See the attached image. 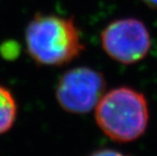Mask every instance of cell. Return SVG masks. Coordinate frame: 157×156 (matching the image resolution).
Masks as SVG:
<instances>
[{
	"instance_id": "obj_1",
	"label": "cell",
	"mask_w": 157,
	"mask_h": 156,
	"mask_svg": "<svg viewBox=\"0 0 157 156\" xmlns=\"http://www.w3.org/2000/svg\"><path fill=\"white\" fill-rule=\"evenodd\" d=\"M26 52L38 65L60 67L75 60L84 44L73 17L36 13L25 28Z\"/></svg>"
},
{
	"instance_id": "obj_2",
	"label": "cell",
	"mask_w": 157,
	"mask_h": 156,
	"mask_svg": "<svg viewBox=\"0 0 157 156\" xmlns=\"http://www.w3.org/2000/svg\"><path fill=\"white\" fill-rule=\"evenodd\" d=\"M98 127L111 140L130 143L144 135L149 124L145 95L130 86L105 91L94 108Z\"/></svg>"
},
{
	"instance_id": "obj_3",
	"label": "cell",
	"mask_w": 157,
	"mask_h": 156,
	"mask_svg": "<svg viewBox=\"0 0 157 156\" xmlns=\"http://www.w3.org/2000/svg\"><path fill=\"white\" fill-rule=\"evenodd\" d=\"M105 75L91 67L68 69L60 76L55 87L59 107L71 115H85L94 109L106 91Z\"/></svg>"
},
{
	"instance_id": "obj_4",
	"label": "cell",
	"mask_w": 157,
	"mask_h": 156,
	"mask_svg": "<svg viewBox=\"0 0 157 156\" xmlns=\"http://www.w3.org/2000/svg\"><path fill=\"white\" fill-rule=\"evenodd\" d=\"M101 44L112 60L123 65H133L148 55L151 36L144 22L125 17L115 19L102 29Z\"/></svg>"
},
{
	"instance_id": "obj_5",
	"label": "cell",
	"mask_w": 157,
	"mask_h": 156,
	"mask_svg": "<svg viewBox=\"0 0 157 156\" xmlns=\"http://www.w3.org/2000/svg\"><path fill=\"white\" fill-rule=\"evenodd\" d=\"M17 117V102L7 87L0 85V135L11 130Z\"/></svg>"
},
{
	"instance_id": "obj_6",
	"label": "cell",
	"mask_w": 157,
	"mask_h": 156,
	"mask_svg": "<svg viewBox=\"0 0 157 156\" xmlns=\"http://www.w3.org/2000/svg\"><path fill=\"white\" fill-rule=\"evenodd\" d=\"M88 156H127L125 153H123L122 151L116 150V149L111 148H101L98 150L93 151L92 153H90Z\"/></svg>"
},
{
	"instance_id": "obj_7",
	"label": "cell",
	"mask_w": 157,
	"mask_h": 156,
	"mask_svg": "<svg viewBox=\"0 0 157 156\" xmlns=\"http://www.w3.org/2000/svg\"><path fill=\"white\" fill-rule=\"evenodd\" d=\"M145 3L146 5H148L149 7L157 9V0H141Z\"/></svg>"
}]
</instances>
